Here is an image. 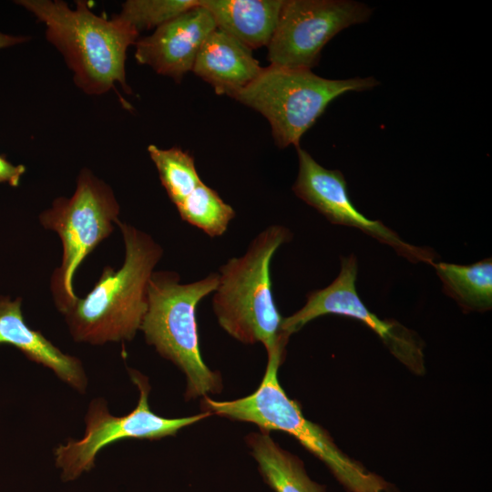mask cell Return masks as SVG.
I'll list each match as a JSON object with an SVG mask.
<instances>
[{
    "label": "cell",
    "mask_w": 492,
    "mask_h": 492,
    "mask_svg": "<svg viewBox=\"0 0 492 492\" xmlns=\"http://www.w3.org/2000/svg\"><path fill=\"white\" fill-rule=\"evenodd\" d=\"M218 282V272L181 283L175 272L154 271L149 280L148 310L140 331L149 344L184 373L186 400L222 389L220 374L210 370L201 357L196 319L199 302L216 290Z\"/></svg>",
    "instance_id": "5"
},
{
    "label": "cell",
    "mask_w": 492,
    "mask_h": 492,
    "mask_svg": "<svg viewBox=\"0 0 492 492\" xmlns=\"http://www.w3.org/2000/svg\"><path fill=\"white\" fill-rule=\"evenodd\" d=\"M444 292L465 312L492 308V261L487 258L470 265L433 262Z\"/></svg>",
    "instance_id": "17"
},
{
    "label": "cell",
    "mask_w": 492,
    "mask_h": 492,
    "mask_svg": "<svg viewBox=\"0 0 492 492\" xmlns=\"http://www.w3.org/2000/svg\"><path fill=\"white\" fill-rule=\"evenodd\" d=\"M120 206L112 188L90 169H82L71 197H59L39 214L40 224L57 233L62 243L61 264L55 269L50 290L63 313L77 299L73 278L86 257L114 231Z\"/></svg>",
    "instance_id": "7"
},
{
    "label": "cell",
    "mask_w": 492,
    "mask_h": 492,
    "mask_svg": "<svg viewBox=\"0 0 492 492\" xmlns=\"http://www.w3.org/2000/svg\"><path fill=\"white\" fill-rule=\"evenodd\" d=\"M378 85L374 77L328 79L310 69L270 65L232 98L266 118L279 148H297L331 101L344 93L367 91Z\"/></svg>",
    "instance_id": "6"
},
{
    "label": "cell",
    "mask_w": 492,
    "mask_h": 492,
    "mask_svg": "<svg viewBox=\"0 0 492 492\" xmlns=\"http://www.w3.org/2000/svg\"><path fill=\"white\" fill-rule=\"evenodd\" d=\"M216 28L210 12L199 4L138 39L135 58L179 83L192 70L200 46Z\"/></svg>",
    "instance_id": "12"
},
{
    "label": "cell",
    "mask_w": 492,
    "mask_h": 492,
    "mask_svg": "<svg viewBox=\"0 0 492 492\" xmlns=\"http://www.w3.org/2000/svg\"><path fill=\"white\" fill-rule=\"evenodd\" d=\"M261 69L251 49L216 28L200 46L191 71L212 86L216 94L233 97Z\"/></svg>",
    "instance_id": "14"
},
{
    "label": "cell",
    "mask_w": 492,
    "mask_h": 492,
    "mask_svg": "<svg viewBox=\"0 0 492 492\" xmlns=\"http://www.w3.org/2000/svg\"><path fill=\"white\" fill-rule=\"evenodd\" d=\"M283 355L284 352L267 355L262 381L252 394L231 401L203 396V411L252 423L261 431H283L292 435L321 459L350 492H399L392 484L346 456L324 429L303 416L298 403L287 396L278 380Z\"/></svg>",
    "instance_id": "4"
},
{
    "label": "cell",
    "mask_w": 492,
    "mask_h": 492,
    "mask_svg": "<svg viewBox=\"0 0 492 492\" xmlns=\"http://www.w3.org/2000/svg\"><path fill=\"white\" fill-rule=\"evenodd\" d=\"M27 37L24 36H15L2 32L0 30V50L8 48L27 41Z\"/></svg>",
    "instance_id": "22"
},
{
    "label": "cell",
    "mask_w": 492,
    "mask_h": 492,
    "mask_svg": "<svg viewBox=\"0 0 492 492\" xmlns=\"http://www.w3.org/2000/svg\"><path fill=\"white\" fill-rule=\"evenodd\" d=\"M22 298L0 296V344H10L29 360L51 369L59 379L85 393L87 380L78 358L64 354L40 331L32 329L22 313Z\"/></svg>",
    "instance_id": "13"
},
{
    "label": "cell",
    "mask_w": 492,
    "mask_h": 492,
    "mask_svg": "<svg viewBox=\"0 0 492 492\" xmlns=\"http://www.w3.org/2000/svg\"><path fill=\"white\" fill-rule=\"evenodd\" d=\"M296 150L299 170L292 190L298 198L331 223L356 228L390 246L409 261L430 265L435 262L437 254L431 248L407 243L382 221L369 220L362 214L352 203L346 180L340 170L323 168L300 146Z\"/></svg>",
    "instance_id": "11"
},
{
    "label": "cell",
    "mask_w": 492,
    "mask_h": 492,
    "mask_svg": "<svg viewBox=\"0 0 492 492\" xmlns=\"http://www.w3.org/2000/svg\"><path fill=\"white\" fill-rule=\"evenodd\" d=\"M246 442L260 473L275 492H324L309 477L302 462L274 442L269 432L251 433Z\"/></svg>",
    "instance_id": "16"
},
{
    "label": "cell",
    "mask_w": 492,
    "mask_h": 492,
    "mask_svg": "<svg viewBox=\"0 0 492 492\" xmlns=\"http://www.w3.org/2000/svg\"><path fill=\"white\" fill-rule=\"evenodd\" d=\"M357 260L354 254L341 258L337 277L327 287L310 292L305 304L283 318L282 332L290 337L307 323L324 314L357 319L372 329L390 353L415 374L425 371L424 344L420 337L395 320H382L361 301L355 287Z\"/></svg>",
    "instance_id": "10"
},
{
    "label": "cell",
    "mask_w": 492,
    "mask_h": 492,
    "mask_svg": "<svg viewBox=\"0 0 492 492\" xmlns=\"http://www.w3.org/2000/svg\"><path fill=\"white\" fill-rule=\"evenodd\" d=\"M162 186L170 200L177 205L201 182L193 158L179 148L148 147Z\"/></svg>",
    "instance_id": "19"
},
{
    "label": "cell",
    "mask_w": 492,
    "mask_h": 492,
    "mask_svg": "<svg viewBox=\"0 0 492 492\" xmlns=\"http://www.w3.org/2000/svg\"><path fill=\"white\" fill-rule=\"evenodd\" d=\"M125 259L118 270L107 265L93 288L62 313L77 343L94 345L131 341L148 310L149 283L163 255L147 232L118 220Z\"/></svg>",
    "instance_id": "1"
},
{
    "label": "cell",
    "mask_w": 492,
    "mask_h": 492,
    "mask_svg": "<svg viewBox=\"0 0 492 492\" xmlns=\"http://www.w3.org/2000/svg\"><path fill=\"white\" fill-rule=\"evenodd\" d=\"M138 386L139 398L137 406L122 416L112 415L103 399H94L86 415V430L82 438L68 439L54 451L56 466L61 470L63 481H73L91 470L101 449L123 439L156 440L176 435L181 428L210 415L203 412L180 418H167L155 414L148 397L150 386L148 378L139 372L128 371Z\"/></svg>",
    "instance_id": "8"
},
{
    "label": "cell",
    "mask_w": 492,
    "mask_h": 492,
    "mask_svg": "<svg viewBox=\"0 0 492 492\" xmlns=\"http://www.w3.org/2000/svg\"><path fill=\"white\" fill-rule=\"evenodd\" d=\"M217 28L250 49L268 46L284 0H199Z\"/></svg>",
    "instance_id": "15"
},
{
    "label": "cell",
    "mask_w": 492,
    "mask_h": 492,
    "mask_svg": "<svg viewBox=\"0 0 492 492\" xmlns=\"http://www.w3.org/2000/svg\"><path fill=\"white\" fill-rule=\"evenodd\" d=\"M26 169L24 165H15L0 155V183H7L12 187L19 186Z\"/></svg>",
    "instance_id": "21"
},
{
    "label": "cell",
    "mask_w": 492,
    "mask_h": 492,
    "mask_svg": "<svg viewBox=\"0 0 492 492\" xmlns=\"http://www.w3.org/2000/svg\"><path fill=\"white\" fill-rule=\"evenodd\" d=\"M175 206L184 221L211 238L223 235L235 217L233 208L202 181Z\"/></svg>",
    "instance_id": "18"
},
{
    "label": "cell",
    "mask_w": 492,
    "mask_h": 492,
    "mask_svg": "<svg viewBox=\"0 0 492 492\" xmlns=\"http://www.w3.org/2000/svg\"><path fill=\"white\" fill-rule=\"evenodd\" d=\"M15 3L46 26V36L73 72L76 86L88 95H101L120 84L126 93L125 62L138 33L115 15H96L86 0L71 8L62 0H16Z\"/></svg>",
    "instance_id": "2"
},
{
    "label": "cell",
    "mask_w": 492,
    "mask_h": 492,
    "mask_svg": "<svg viewBox=\"0 0 492 492\" xmlns=\"http://www.w3.org/2000/svg\"><path fill=\"white\" fill-rule=\"evenodd\" d=\"M371 14L366 5L350 0H284L267 57L273 66L311 70L326 43Z\"/></svg>",
    "instance_id": "9"
},
{
    "label": "cell",
    "mask_w": 492,
    "mask_h": 492,
    "mask_svg": "<svg viewBox=\"0 0 492 492\" xmlns=\"http://www.w3.org/2000/svg\"><path fill=\"white\" fill-rule=\"evenodd\" d=\"M291 231L272 224L249 244L246 252L220 266L212 308L220 326L237 341L261 343L267 355L284 351L289 337L272 292L271 262L280 246L291 241Z\"/></svg>",
    "instance_id": "3"
},
{
    "label": "cell",
    "mask_w": 492,
    "mask_h": 492,
    "mask_svg": "<svg viewBox=\"0 0 492 492\" xmlns=\"http://www.w3.org/2000/svg\"><path fill=\"white\" fill-rule=\"evenodd\" d=\"M198 5L199 0H128L117 15L139 34L158 28Z\"/></svg>",
    "instance_id": "20"
}]
</instances>
